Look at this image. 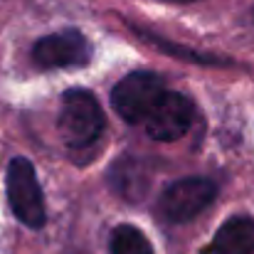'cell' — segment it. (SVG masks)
Wrapping results in <instances>:
<instances>
[{"instance_id":"9c48e42d","label":"cell","mask_w":254,"mask_h":254,"mask_svg":"<svg viewBox=\"0 0 254 254\" xmlns=\"http://www.w3.org/2000/svg\"><path fill=\"white\" fill-rule=\"evenodd\" d=\"M173 2H192V0H173Z\"/></svg>"},{"instance_id":"6da1fadb","label":"cell","mask_w":254,"mask_h":254,"mask_svg":"<svg viewBox=\"0 0 254 254\" xmlns=\"http://www.w3.org/2000/svg\"><path fill=\"white\" fill-rule=\"evenodd\" d=\"M57 128H60L62 141L69 148L91 146L104 131V114L94 94H89L84 89H69L62 96Z\"/></svg>"},{"instance_id":"8992f818","label":"cell","mask_w":254,"mask_h":254,"mask_svg":"<svg viewBox=\"0 0 254 254\" xmlns=\"http://www.w3.org/2000/svg\"><path fill=\"white\" fill-rule=\"evenodd\" d=\"M192 119H195L192 101L185 94L166 91L161 96V101L156 104V109L143 121V126L151 138L168 143V141H178L180 136L188 133V128L192 126Z\"/></svg>"},{"instance_id":"277c9868","label":"cell","mask_w":254,"mask_h":254,"mask_svg":"<svg viewBox=\"0 0 254 254\" xmlns=\"http://www.w3.org/2000/svg\"><path fill=\"white\" fill-rule=\"evenodd\" d=\"M215 197H217V185L210 178H183L170 183L161 192L158 212L175 225L190 222L202 210H207Z\"/></svg>"},{"instance_id":"52a82bcc","label":"cell","mask_w":254,"mask_h":254,"mask_svg":"<svg viewBox=\"0 0 254 254\" xmlns=\"http://www.w3.org/2000/svg\"><path fill=\"white\" fill-rule=\"evenodd\" d=\"M210 254H254V220L230 217L212 237Z\"/></svg>"},{"instance_id":"ba28073f","label":"cell","mask_w":254,"mask_h":254,"mask_svg":"<svg viewBox=\"0 0 254 254\" xmlns=\"http://www.w3.org/2000/svg\"><path fill=\"white\" fill-rule=\"evenodd\" d=\"M111 254H153L148 237L133 225H119L111 232Z\"/></svg>"},{"instance_id":"5b68a950","label":"cell","mask_w":254,"mask_h":254,"mask_svg":"<svg viewBox=\"0 0 254 254\" xmlns=\"http://www.w3.org/2000/svg\"><path fill=\"white\" fill-rule=\"evenodd\" d=\"M32 60L40 69H69L84 67L91 60V45L84 35L74 27L52 32L35 42Z\"/></svg>"},{"instance_id":"3957f363","label":"cell","mask_w":254,"mask_h":254,"mask_svg":"<svg viewBox=\"0 0 254 254\" xmlns=\"http://www.w3.org/2000/svg\"><path fill=\"white\" fill-rule=\"evenodd\" d=\"M7 200L22 225L32 230L45 225V195L27 158H12L7 166Z\"/></svg>"},{"instance_id":"7a4b0ae2","label":"cell","mask_w":254,"mask_h":254,"mask_svg":"<svg viewBox=\"0 0 254 254\" xmlns=\"http://www.w3.org/2000/svg\"><path fill=\"white\" fill-rule=\"evenodd\" d=\"M166 94V84L153 72H131L126 74L111 91L114 111L128 124H141L156 109L161 96Z\"/></svg>"}]
</instances>
